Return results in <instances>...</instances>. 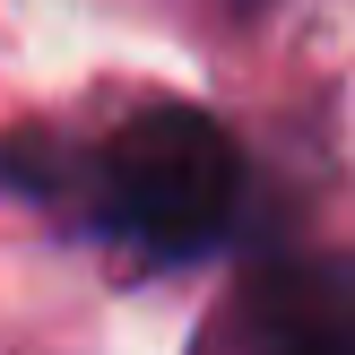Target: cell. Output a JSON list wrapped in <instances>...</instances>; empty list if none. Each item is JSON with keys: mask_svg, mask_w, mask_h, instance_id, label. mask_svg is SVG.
Returning a JSON list of instances; mask_svg holds the SVG:
<instances>
[{"mask_svg": "<svg viewBox=\"0 0 355 355\" xmlns=\"http://www.w3.org/2000/svg\"><path fill=\"white\" fill-rule=\"evenodd\" d=\"M0 191L44 208L69 243L121 252L130 269L225 260L252 225V156L191 96H148L104 130L35 121L0 139Z\"/></svg>", "mask_w": 355, "mask_h": 355, "instance_id": "obj_1", "label": "cell"}, {"mask_svg": "<svg viewBox=\"0 0 355 355\" xmlns=\"http://www.w3.org/2000/svg\"><path fill=\"white\" fill-rule=\"evenodd\" d=\"M225 355H355V260L269 252L225 304Z\"/></svg>", "mask_w": 355, "mask_h": 355, "instance_id": "obj_2", "label": "cell"}]
</instances>
